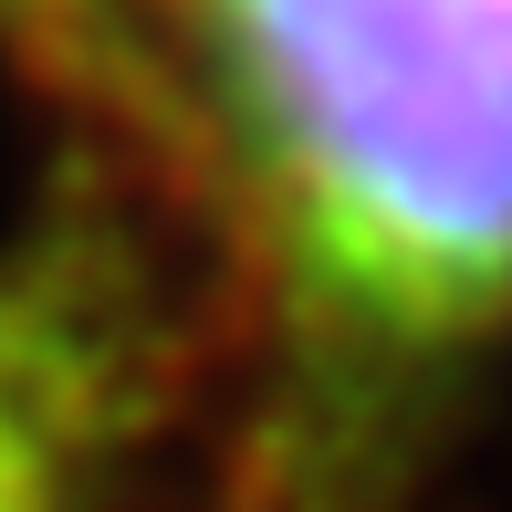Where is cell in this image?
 I'll list each match as a JSON object with an SVG mask.
<instances>
[{
	"label": "cell",
	"mask_w": 512,
	"mask_h": 512,
	"mask_svg": "<svg viewBox=\"0 0 512 512\" xmlns=\"http://www.w3.org/2000/svg\"><path fill=\"white\" fill-rule=\"evenodd\" d=\"M220 251L209 512H418L512 345V0H147Z\"/></svg>",
	"instance_id": "1"
},
{
	"label": "cell",
	"mask_w": 512,
	"mask_h": 512,
	"mask_svg": "<svg viewBox=\"0 0 512 512\" xmlns=\"http://www.w3.org/2000/svg\"><path fill=\"white\" fill-rule=\"evenodd\" d=\"M157 408L168 314L95 209L0 251V512H95Z\"/></svg>",
	"instance_id": "2"
},
{
	"label": "cell",
	"mask_w": 512,
	"mask_h": 512,
	"mask_svg": "<svg viewBox=\"0 0 512 512\" xmlns=\"http://www.w3.org/2000/svg\"><path fill=\"white\" fill-rule=\"evenodd\" d=\"M0 53L95 115L105 136H126L136 157H157V63H147V0H0Z\"/></svg>",
	"instance_id": "3"
}]
</instances>
